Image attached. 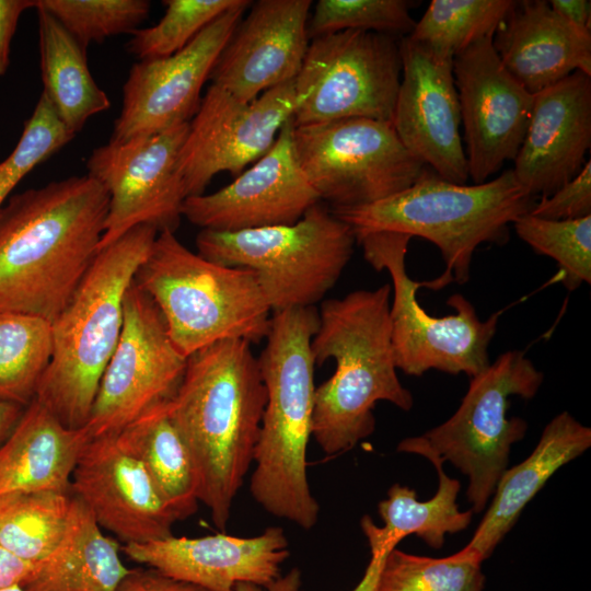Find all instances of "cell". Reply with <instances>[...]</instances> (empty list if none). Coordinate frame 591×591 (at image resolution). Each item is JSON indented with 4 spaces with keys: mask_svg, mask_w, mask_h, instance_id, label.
I'll return each mask as SVG.
<instances>
[{
    "mask_svg": "<svg viewBox=\"0 0 591 591\" xmlns=\"http://www.w3.org/2000/svg\"><path fill=\"white\" fill-rule=\"evenodd\" d=\"M107 209L89 175L12 196L0 209V312L51 323L99 253Z\"/></svg>",
    "mask_w": 591,
    "mask_h": 591,
    "instance_id": "1",
    "label": "cell"
},
{
    "mask_svg": "<svg viewBox=\"0 0 591 591\" xmlns=\"http://www.w3.org/2000/svg\"><path fill=\"white\" fill-rule=\"evenodd\" d=\"M266 389L251 344L224 339L187 357L167 414L190 453L197 497L224 530L254 457Z\"/></svg>",
    "mask_w": 591,
    "mask_h": 591,
    "instance_id": "2",
    "label": "cell"
},
{
    "mask_svg": "<svg viewBox=\"0 0 591 591\" xmlns=\"http://www.w3.org/2000/svg\"><path fill=\"white\" fill-rule=\"evenodd\" d=\"M391 292L384 283L321 303L311 350L315 364L332 358L336 369L315 387L312 436L327 456L345 453L373 433L378 402L405 412L413 408V394L397 376Z\"/></svg>",
    "mask_w": 591,
    "mask_h": 591,
    "instance_id": "3",
    "label": "cell"
},
{
    "mask_svg": "<svg viewBox=\"0 0 591 591\" xmlns=\"http://www.w3.org/2000/svg\"><path fill=\"white\" fill-rule=\"evenodd\" d=\"M317 327L315 306L274 312L257 358L266 405L250 493L268 513L304 530L316 524L320 512L306 474L315 394L311 341Z\"/></svg>",
    "mask_w": 591,
    "mask_h": 591,
    "instance_id": "4",
    "label": "cell"
},
{
    "mask_svg": "<svg viewBox=\"0 0 591 591\" xmlns=\"http://www.w3.org/2000/svg\"><path fill=\"white\" fill-rule=\"evenodd\" d=\"M159 232L138 225L99 251L51 322L53 355L35 398L63 426H86L104 370L119 340L124 300Z\"/></svg>",
    "mask_w": 591,
    "mask_h": 591,
    "instance_id": "5",
    "label": "cell"
},
{
    "mask_svg": "<svg viewBox=\"0 0 591 591\" xmlns=\"http://www.w3.org/2000/svg\"><path fill=\"white\" fill-rule=\"evenodd\" d=\"M534 204L512 170L466 185L448 182L426 166L413 185L387 198L331 210L351 228L355 237L392 231L434 244L445 264L444 271L432 279L438 290L451 282H467L476 248L483 243H507L509 224L529 213Z\"/></svg>",
    "mask_w": 591,
    "mask_h": 591,
    "instance_id": "6",
    "label": "cell"
},
{
    "mask_svg": "<svg viewBox=\"0 0 591 591\" xmlns=\"http://www.w3.org/2000/svg\"><path fill=\"white\" fill-rule=\"evenodd\" d=\"M134 282L154 301L186 358L224 339L257 344L269 332L273 312L255 271L210 262L172 231L158 234Z\"/></svg>",
    "mask_w": 591,
    "mask_h": 591,
    "instance_id": "7",
    "label": "cell"
},
{
    "mask_svg": "<svg viewBox=\"0 0 591 591\" xmlns=\"http://www.w3.org/2000/svg\"><path fill=\"white\" fill-rule=\"evenodd\" d=\"M355 242L351 228L321 201L293 224L202 229L196 236L204 258L254 270L273 313L322 301L349 263Z\"/></svg>",
    "mask_w": 591,
    "mask_h": 591,
    "instance_id": "8",
    "label": "cell"
},
{
    "mask_svg": "<svg viewBox=\"0 0 591 591\" xmlns=\"http://www.w3.org/2000/svg\"><path fill=\"white\" fill-rule=\"evenodd\" d=\"M543 381L544 373L524 351H506L470 378L466 394L448 420L421 436L403 439L396 450L452 463L468 477L471 510L482 512L508 468L512 444L528 430L523 418L508 417L510 397L530 399Z\"/></svg>",
    "mask_w": 591,
    "mask_h": 591,
    "instance_id": "9",
    "label": "cell"
},
{
    "mask_svg": "<svg viewBox=\"0 0 591 591\" xmlns=\"http://www.w3.org/2000/svg\"><path fill=\"white\" fill-rule=\"evenodd\" d=\"M410 239L392 231L356 237L366 262L378 271L387 270L392 279L390 318L396 368L413 376L438 370L472 378L490 363L488 347L502 311L482 321L474 305L461 293H455L447 300L453 314L430 315L418 302L417 291L422 287L433 289L432 280L415 281L406 270Z\"/></svg>",
    "mask_w": 591,
    "mask_h": 591,
    "instance_id": "10",
    "label": "cell"
},
{
    "mask_svg": "<svg viewBox=\"0 0 591 591\" xmlns=\"http://www.w3.org/2000/svg\"><path fill=\"white\" fill-rule=\"evenodd\" d=\"M402 73L397 37L345 30L311 39L293 81V126L392 121Z\"/></svg>",
    "mask_w": 591,
    "mask_h": 591,
    "instance_id": "11",
    "label": "cell"
},
{
    "mask_svg": "<svg viewBox=\"0 0 591 591\" xmlns=\"http://www.w3.org/2000/svg\"><path fill=\"white\" fill-rule=\"evenodd\" d=\"M298 164L331 209L387 198L413 185L426 167L398 139L392 121L347 118L293 126Z\"/></svg>",
    "mask_w": 591,
    "mask_h": 591,
    "instance_id": "12",
    "label": "cell"
},
{
    "mask_svg": "<svg viewBox=\"0 0 591 591\" xmlns=\"http://www.w3.org/2000/svg\"><path fill=\"white\" fill-rule=\"evenodd\" d=\"M186 362L172 343L159 308L132 281L124 300L121 334L84 427L89 438L116 434L150 410L167 405L182 383Z\"/></svg>",
    "mask_w": 591,
    "mask_h": 591,
    "instance_id": "13",
    "label": "cell"
},
{
    "mask_svg": "<svg viewBox=\"0 0 591 591\" xmlns=\"http://www.w3.org/2000/svg\"><path fill=\"white\" fill-rule=\"evenodd\" d=\"M188 124L120 142L109 140L91 152L86 175L108 196L99 251L138 225L175 232L186 199L177 159Z\"/></svg>",
    "mask_w": 591,
    "mask_h": 591,
    "instance_id": "14",
    "label": "cell"
},
{
    "mask_svg": "<svg viewBox=\"0 0 591 591\" xmlns=\"http://www.w3.org/2000/svg\"><path fill=\"white\" fill-rule=\"evenodd\" d=\"M293 112V81L269 89L252 102H242L211 83L178 153L177 172L186 198L202 195L218 173L237 176L259 160Z\"/></svg>",
    "mask_w": 591,
    "mask_h": 591,
    "instance_id": "15",
    "label": "cell"
},
{
    "mask_svg": "<svg viewBox=\"0 0 591 591\" xmlns=\"http://www.w3.org/2000/svg\"><path fill=\"white\" fill-rule=\"evenodd\" d=\"M250 3L237 0L174 55L136 62L109 140L120 142L189 123L205 82Z\"/></svg>",
    "mask_w": 591,
    "mask_h": 591,
    "instance_id": "16",
    "label": "cell"
},
{
    "mask_svg": "<svg viewBox=\"0 0 591 591\" xmlns=\"http://www.w3.org/2000/svg\"><path fill=\"white\" fill-rule=\"evenodd\" d=\"M486 36L453 58V76L464 127L468 177L488 181L514 160L524 139L534 94L502 65Z\"/></svg>",
    "mask_w": 591,
    "mask_h": 591,
    "instance_id": "17",
    "label": "cell"
},
{
    "mask_svg": "<svg viewBox=\"0 0 591 591\" xmlns=\"http://www.w3.org/2000/svg\"><path fill=\"white\" fill-rule=\"evenodd\" d=\"M402 73L392 125L405 149L441 178L466 184L453 57L399 38Z\"/></svg>",
    "mask_w": 591,
    "mask_h": 591,
    "instance_id": "18",
    "label": "cell"
},
{
    "mask_svg": "<svg viewBox=\"0 0 591 591\" xmlns=\"http://www.w3.org/2000/svg\"><path fill=\"white\" fill-rule=\"evenodd\" d=\"M292 135L291 118L273 147L231 184L187 197L183 217L201 230L224 232L296 223L321 200L298 164Z\"/></svg>",
    "mask_w": 591,
    "mask_h": 591,
    "instance_id": "19",
    "label": "cell"
},
{
    "mask_svg": "<svg viewBox=\"0 0 591 591\" xmlns=\"http://www.w3.org/2000/svg\"><path fill=\"white\" fill-rule=\"evenodd\" d=\"M70 490L97 524L124 544L173 535V513L144 466L119 444L115 434L85 443L72 472Z\"/></svg>",
    "mask_w": 591,
    "mask_h": 591,
    "instance_id": "20",
    "label": "cell"
},
{
    "mask_svg": "<svg viewBox=\"0 0 591 591\" xmlns=\"http://www.w3.org/2000/svg\"><path fill=\"white\" fill-rule=\"evenodd\" d=\"M311 0H259L236 25L210 74L242 102L294 81L308 46Z\"/></svg>",
    "mask_w": 591,
    "mask_h": 591,
    "instance_id": "21",
    "label": "cell"
},
{
    "mask_svg": "<svg viewBox=\"0 0 591 591\" xmlns=\"http://www.w3.org/2000/svg\"><path fill=\"white\" fill-rule=\"evenodd\" d=\"M131 560L207 591H235L239 583L262 588L280 576L289 557V542L280 526L253 537L224 533L201 537L174 535L140 544H125Z\"/></svg>",
    "mask_w": 591,
    "mask_h": 591,
    "instance_id": "22",
    "label": "cell"
},
{
    "mask_svg": "<svg viewBox=\"0 0 591 591\" xmlns=\"http://www.w3.org/2000/svg\"><path fill=\"white\" fill-rule=\"evenodd\" d=\"M590 144L591 76L575 71L534 94L513 175L529 196H549L579 174Z\"/></svg>",
    "mask_w": 591,
    "mask_h": 591,
    "instance_id": "23",
    "label": "cell"
},
{
    "mask_svg": "<svg viewBox=\"0 0 591 591\" xmlns=\"http://www.w3.org/2000/svg\"><path fill=\"white\" fill-rule=\"evenodd\" d=\"M493 43L505 68L532 94L575 71L591 76V31L563 20L548 1H517Z\"/></svg>",
    "mask_w": 591,
    "mask_h": 591,
    "instance_id": "24",
    "label": "cell"
},
{
    "mask_svg": "<svg viewBox=\"0 0 591 591\" xmlns=\"http://www.w3.org/2000/svg\"><path fill=\"white\" fill-rule=\"evenodd\" d=\"M590 447V427L566 410L556 415L544 427L531 454L502 473L487 511L461 551L476 555L482 561L487 559L549 477Z\"/></svg>",
    "mask_w": 591,
    "mask_h": 591,
    "instance_id": "25",
    "label": "cell"
},
{
    "mask_svg": "<svg viewBox=\"0 0 591 591\" xmlns=\"http://www.w3.org/2000/svg\"><path fill=\"white\" fill-rule=\"evenodd\" d=\"M426 459L436 467L439 479L432 498L420 501L413 488L394 484L387 498L378 505L383 526L375 525L369 514L361 518L360 526L370 546L371 558L362 579L351 591H374L385 558L404 537L415 534L427 545L441 548L447 534L459 533L470 525L473 511H461L456 502L460 482L444 473L440 457Z\"/></svg>",
    "mask_w": 591,
    "mask_h": 591,
    "instance_id": "26",
    "label": "cell"
},
{
    "mask_svg": "<svg viewBox=\"0 0 591 591\" xmlns=\"http://www.w3.org/2000/svg\"><path fill=\"white\" fill-rule=\"evenodd\" d=\"M90 440L84 428L63 426L34 398L0 445V498L15 493H71V476Z\"/></svg>",
    "mask_w": 591,
    "mask_h": 591,
    "instance_id": "27",
    "label": "cell"
},
{
    "mask_svg": "<svg viewBox=\"0 0 591 591\" xmlns=\"http://www.w3.org/2000/svg\"><path fill=\"white\" fill-rule=\"evenodd\" d=\"M119 544L103 534L85 505L72 495L63 533L34 564L25 591H116L129 571Z\"/></svg>",
    "mask_w": 591,
    "mask_h": 591,
    "instance_id": "28",
    "label": "cell"
},
{
    "mask_svg": "<svg viewBox=\"0 0 591 591\" xmlns=\"http://www.w3.org/2000/svg\"><path fill=\"white\" fill-rule=\"evenodd\" d=\"M35 9L43 93L76 135L92 116L107 111L111 101L89 70L86 49L37 0Z\"/></svg>",
    "mask_w": 591,
    "mask_h": 591,
    "instance_id": "29",
    "label": "cell"
},
{
    "mask_svg": "<svg viewBox=\"0 0 591 591\" xmlns=\"http://www.w3.org/2000/svg\"><path fill=\"white\" fill-rule=\"evenodd\" d=\"M167 405L150 410L115 436L144 466L175 520L179 521L197 511L199 500L194 463L169 417Z\"/></svg>",
    "mask_w": 591,
    "mask_h": 591,
    "instance_id": "30",
    "label": "cell"
},
{
    "mask_svg": "<svg viewBox=\"0 0 591 591\" xmlns=\"http://www.w3.org/2000/svg\"><path fill=\"white\" fill-rule=\"evenodd\" d=\"M51 355L50 322L0 312V401L26 407L36 396Z\"/></svg>",
    "mask_w": 591,
    "mask_h": 591,
    "instance_id": "31",
    "label": "cell"
},
{
    "mask_svg": "<svg viewBox=\"0 0 591 591\" xmlns=\"http://www.w3.org/2000/svg\"><path fill=\"white\" fill-rule=\"evenodd\" d=\"M71 493L40 490L0 498V545L30 564L44 559L59 542Z\"/></svg>",
    "mask_w": 591,
    "mask_h": 591,
    "instance_id": "32",
    "label": "cell"
},
{
    "mask_svg": "<svg viewBox=\"0 0 591 591\" xmlns=\"http://www.w3.org/2000/svg\"><path fill=\"white\" fill-rule=\"evenodd\" d=\"M515 3L513 0H432L407 36L454 58L477 40L494 36Z\"/></svg>",
    "mask_w": 591,
    "mask_h": 591,
    "instance_id": "33",
    "label": "cell"
},
{
    "mask_svg": "<svg viewBox=\"0 0 591 591\" xmlns=\"http://www.w3.org/2000/svg\"><path fill=\"white\" fill-rule=\"evenodd\" d=\"M482 563L462 551L433 558L395 548L382 565L374 591H484Z\"/></svg>",
    "mask_w": 591,
    "mask_h": 591,
    "instance_id": "34",
    "label": "cell"
},
{
    "mask_svg": "<svg viewBox=\"0 0 591 591\" xmlns=\"http://www.w3.org/2000/svg\"><path fill=\"white\" fill-rule=\"evenodd\" d=\"M512 224L519 237L536 253L556 260L567 290L591 283V216L546 220L529 212Z\"/></svg>",
    "mask_w": 591,
    "mask_h": 591,
    "instance_id": "35",
    "label": "cell"
},
{
    "mask_svg": "<svg viewBox=\"0 0 591 591\" xmlns=\"http://www.w3.org/2000/svg\"><path fill=\"white\" fill-rule=\"evenodd\" d=\"M237 0H165L163 18L153 26L131 32L126 48L140 60L174 55Z\"/></svg>",
    "mask_w": 591,
    "mask_h": 591,
    "instance_id": "36",
    "label": "cell"
},
{
    "mask_svg": "<svg viewBox=\"0 0 591 591\" xmlns=\"http://www.w3.org/2000/svg\"><path fill=\"white\" fill-rule=\"evenodd\" d=\"M86 49L91 43L131 33L147 19V0H37Z\"/></svg>",
    "mask_w": 591,
    "mask_h": 591,
    "instance_id": "37",
    "label": "cell"
},
{
    "mask_svg": "<svg viewBox=\"0 0 591 591\" xmlns=\"http://www.w3.org/2000/svg\"><path fill=\"white\" fill-rule=\"evenodd\" d=\"M403 0H320L308 22V35L312 39L345 30H361L391 35L407 36L415 26Z\"/></svg>",
    "mask_w": 591,
    "mask_h": 591,
    "instance_id": "38",
    "label": "cell"
},
{
    "mask_svg": "<svg viewBox=\"0 0 591 591\" xmlns=\"http://www.w3.org/2000/svg\"><path fill=\"white\" fill-rule=\"evenodd\" d=\"M54 106L42 93L22 135L8 158L0 162V209L16 185L37 165L72 140Z\"/></svg>",
    "mask_w": 591,
    "mask_h": 591,
    "instance_id": "39",
    "label": "cell"
},
{
    "mask_svg": "<svg viewBox=\"0 0 591 591\" xmlns=\"http://www.w3.org/2000/svg\"><path fill=\"white\" fill-rule=\"evenodd\" d=\"M530 213L546 220H571L591 216V163L549 196L535 201Z\"/></svg>",
    "mask_w": 591,
    "mask_h": 591,
    "instance_id": "40",
    "label": "cell"
},
{
    "mask_svg": "<svg viewBox=\"0 0 591 591\" xmlns=\"http://www.w3.org/2000/svg\"><path fill=\"white\" fill-rule=\"evenodd\" d=\"M116 591H207L194 584L175 580L151 567L129 569Z\"/></svg>",
    "mask_w": 591,
    "mask_h": 591,
    "instance_id": "41",
    "label": "cell"
},
{
    "mask_svg": "<svg viewBox=\"0 0 591 591\" xmlns=\"http://www.w3.org/2000/svg\"><path fill=\"white\" fill-rule=\"evenodd\" d=\"M31 8H35V0H0V77L9 68L11 42L19 20Z\"/></svg>",
    "mask_w": 591,
    "mask_h": 591,
    "instance_id": "42",
    "label": "cell"
},
{
    "mask_svg": "<svg viewBox=\"0 0 591 591\" xmlns=\"http://www.w3.org/2000/svg\"><path fill=\"white\" fill-rule=\"evenodd\" d=\"M34 565L22 560L0 545V590L23 587Z\"/></svg>",
    "mask_w": 591,
    "mask_h": 591,
    "instance_id": "43",
    "label": "cell"
},
{
    "mask_svg": "<svg viewBox=\"0 0 591 591\" xmlns=\"http://www.w3.org/2000/svg\"><path fill=\"white\" fill-rule=\"evenodd\" d=\"M548 3L566 22L581 30L591 31L590 0H551Z\"/></svg>",
    "mask_w": 591,
    "mask_h": 591,
    "instance_id": "44",
    "label": "cell"
},
{
    "mask_svg": "<svg viewBox=\"0 0 591 591\" xmlns=\"http://www.w3.org/2000/svg\"><path fill=\"white\" fill-rule=\"evenodd\" d=\"M235 591H303L301 572L294 567L286 575H280L271 584L266 588L252 583H239L235 587Z\"/></svg>",
    "mask_w": 591,
    "mask_h": 591,
    "instance_id": "45",
    "label": "cell"
},
{
    "mask_svg": "<svg viewBox=\"0 0 591 591\" xmlns=\"http://www.w3.org/2000/svg\"><path fill=\"white\" fill-rule=\"evenodd\" d=\"M23 406L0 401V445L11 434L24 412Z\"/></svg>",
    "mask_w": 591,
    "mask_h": 591,
    "instance_id": "46",
    "label": "cell"
},
{
    "mask_svg": "<svg viewBox=\"0 0 591 591\" xmlns=\"http://www.w3.org/2000/svg\"><path fill=\"white\" fill-rule=\"evenodd\" d=\"M0 591H25V590L21 586H15V587H11V588L3 589Z\"/></svg>",
    "mask_w": 591,
    "mask_h": 591,
    "instance_id": "47",
    "label": "cell"
}]
</instances>
